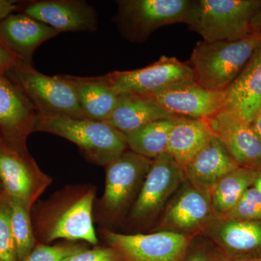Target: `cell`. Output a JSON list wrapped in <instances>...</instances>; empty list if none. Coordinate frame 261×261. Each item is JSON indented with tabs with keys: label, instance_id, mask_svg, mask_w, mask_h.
<instances>
[{
	"label": "cell",
	"instance_id": "18",
	"mask_svg": "<svg viewBox=\"0 0 261 261\" xmlns=\"http://www.w3.org/2000/svg\"><path fill=\"white\" fill-rule=\"evenodd\" d=\"M37 167L30 155H22L0 142V180L10 198L30 210L38 193Z\"/></svg>",
	"mask_w": 261,
	"mask_h": 261
},
{
	"label": "cell",
	"instance_id": "7",
	"mask_svg": "<svg viewBox=\"0 0 261 261\" xmlns=\"http://www.w3.org/2000/svg\"><path fill=\"white\" fill-rule=\"evenodd\" d=\"M195 237L171 231L137 234L106 233L112 248L127 261H181Z\"/></svg>",
	"mask_w": 261,
	"mask_h": 261
},
{
	"label": "cell",
	"instance_id": "13",
	"mask_svg": "<svg viewBox=\"0 0 261 261\" xmlns=\"http://www.w3.org/2000/svg\"><path fill=\"white\" fill-rule=\"evenodd\" d=\"M202 234L228 260L261 259V221L215 216Z\"/></svg>",
	"mask_w": 261,
	"mask_h": 261
},
{
	"label": "cell",
	"instance_id": "9",
	"mask_svg": "<svg viewBox=\"0 0 261 261\" xmlns=\"http://www.w3.org/2000/svg\"><path fill=\"white\" fill-rule=\"evenodd\" d=\"M185 180L183 168L168 152L152 160L130 211V218L145 221L155 217Z\"/></svg>",
	"mask_w": 261,
	"mask_h": 261
},
{
	"label": "cell",
	"instance_id": "12",
	"mask_svg": "<svg viewBox=\"0 0 261 261\" xmlns=\"http://www.w3.org/2000/svg\"><path fill=\"white\" fill-rule=\"evenodd\" d=\"M214 216L210 197L185 180L166 205L159 228L197 236Z\"/></svg>",
	"mask_w": 261,
	"mask_h": 261
},
{
	"label": "cell",
	"instance_id": "40",
	"mask_svg": "<svg viewBox=\"0 0 261 261\" xmlns=\"http://www.w3.org/2000/svg\"><path fill=\"white\" fill-rule=\"evenodd\" d=\"M0 142H1V141H0Z\"/></svg>",
	"mask_w": 261,
	"mask_h": 261
},
{
	"label": "cell",
	"instance_id": "8",
	"mask_svg": "<svg viewBox=\"0 0 261 261\" xmlns=\"http://www.w3.org/2000/svg\"><path fill=\"white\" fill-rule=\"evenodd\" d=\"M38 114L18 86L0 70V141L8 149L29 155L27 139L34 132Z\"/></svg>",
	"mask_w": 261,
	"mask_h": 261
},
{
	"label": "cell",
	"instance_id": "2",
	"mask_svg": "<svg viewBox=\"0 0 261 261\" xmlns=\"http://www.w3.org/2000/svg\"><path fill=\"white\" fill-rule=\"evenodd\" d=\"M197 0H118L113 21L122 37L142 44L158 29L191 23Z\"/></svg>",
	"mask_w": 261,
	"mask_h": 261
},
{
	"label": "cell",
	"instance_id": "17",
	"mask_svg": "<svg viewBox=\"0 0 261 261\" xmlns=\"http://www.w3.org/2000/svg\"><path fill=\"white\" fill-rule=\"evenodd\" d=\"M239 167L225 146L214 135L208 143L183 168L185 179L210 197L221 178Z\"/></svg>",
	"mask_w": 261,
	"mask_h": 261
},
{
	"label": "cell",
	"instance_id": "32",
	"mask_svg": "<svg viewBox=\"0 0 261 261\" xmlns=\"http://www.w3.org/2000/svg\"><path fill=\"white\" fill-rule=\"evenodd\" d=\"M20 61L0 40V70L5 72Z\"/></svg>",
	"mask_w": 261,
	"mask_h": 261
},
{
	"label": "cell",
	"instance_id": "4",
	"mask_svg": "<svg viewBox=\"0 0 261 261\" xmlns=\"http://www.w3.org/2000/svg\"><path fill=\"white\" fill-rule=\"evenodd\" d=\"M5 75L25 93L41 118H86L74 91L59 76H49L19 61Z\"/></svg>",
	"mask_w": 261,
	"mask_h": 261
},
{
	"label": "cell",
	"instance_id": "37",
	"mask_svg": "<svg viewBox=\"0 0 261 261\" xmlns=\"http://www.w3.org/2000/svg\"><path fill=\"white\" fill-rule=\"evenodd\" d=\"M5 194L4 187L3 186V184H2L1 180H0V197H3Z\"/></svg>",
	"mask_w": 261,
	"mask_h": 261
},
{
	"label": "cell",
	"instance_id": "14",
	"mask_svg": "<svg viewBox=\"0 0 261 261\" xmlns=\"http://www.w3.org/2000/svg\"><path fill=\"white\" fill-rule=\"evenodd\" d=\"M207 121L240 167L261 170V143L251 123L228 109Z\"/></svg>",
	"mask_w": 261,
	"mask_h": 261
},
{
	"label": "cell",
	"instance_id": "6",
	"mask_svg": "<svg viewBox=\"0 0 261 261\" xmlns=\"http://www.w3.org/2000/svg\"><path fill=\"white\" fill-rule=\"evenodd\" d=\"M100 78L118 96H147L180 81L193 80V73L188 62L163 56L144 68L111 72Z\"/></svg>",
	"mask_w": 261,
	"mask_h": 261
},
{
	"label": "cell",
	"instance_id": "27",
	"mask_svg": "<svg viewBox=\"0 0 261 261\" xmlns=\"http://www.w3.org/2000/svg\"><path fill=\"white\" fill-rule=\"evenodd\" d=\"M0 261H18L10 219L9 197H0Z\"/></svg>",
	"mask_w": 261,
	"mask_h": 261
},
{
	"label": "cell",
	"instance_id": "3",
	"mask_svg": "<svg viewBox=\"0 0 261 261\" xmlns=\"http://www.w3.org/2000/svg\"><path fill=\"white\" fill-rule=\"evenodd\" d=\"M34 132L63 137L75 144L92 162L107 166L128 149L124 134L104 121L88 118L37 117Z\"/></svg>",
	"mask_w": 261,
	"mask_h": 261
},
{
	"label": "cell",
	"instance_id": "26",
	"mask_svg": "<svg viewBox=\"0 0 261 261\" xmlns=\"http://www.w3.org/2000/svg\"><path fill=\"white\" fill-rule=\"evenodd\" d=\"M10 219L18 261L28 255L34 247L35 240L33 233L29 209L23 202L10 198Z\"/></svg>",
	"mask_w": 261,
	"mask_h": 261
},
{
	"label": "cell",
	"instance_id": "16",
	"mask_svg": "<svg viewBox=\"0 0 261 261\" xmlns=\"http://www.w3.org/2000/svg\"><path fill=\"white\" fill-rule=\"evenodd\" d=\"M59 34L23 13H12L0 22V40L19 61L31 66L37 48Z\"/></svg>",
	"mask_w": 261,
	"mask_h": 261
},
{
	"label": "cell",
	"instance_id": "5",
	"mask_svg": "<svg viewBox=\"0 0 261 261\" xmlns=\"http://www.w3.org/2000/svg\"><path fill=\"white\" fill-rule=\"evenodd\" d=\"M260 5L261 0H197L189 27L206 42L240 40L252 34Z\"/></svg>",
	"mask_w": 261,
	"mask_h": 261
},
{
	"label": "cell",
	"instance_id": "38",
	"mask_svg": "<svg viewBox=\"0 0 261 261\" xmlns=\"http://www.w3.org/2000/svg\"><path fill=\"white\" fill-rule=\"evenodd\" d=\"M228 261H233L228 260ZM241 261H261V259H256V260H241Z\"/></svg>",
	"mask_w": 261,
	"mask_h": 261
},
{
	"label": "cell",
	"instance_id": "23",
	"mask_svg": "<svg viewBox=\"0 0 261 261\" xmlns=\"http://www.w3.org/2000/svg\"><path fill=\"white\" fill-rule=\"evenodd\" d=\"M214 135L207 120L178 116L170 132L167 152L183 168Z\"/></svg>",
	"mask_w": 261,
	"mask_h": 261
},
{
	"label": "cell",
	"instance_id": "30",
	"mask_svg": "<svg viewBox=\"0 0 261 261\" xmlns=\"http://www.w3.org/2000/svg\"><path fill=\"white\" fill-rule=\"evenodd\" d=\"M211 246L212 244L197 240L195 237L181 261H228L216 245V249Z\"/></svg>",
	"mask_w": 261,
	"mask_h": 261
},
{
	"label": "cell",
	"instance_id": "20",
	"mask_svg": "<svg viewBox=\"0 0 261 261\" xmlns=\"http://www.w3.org/2000/svg\"><path fill=\"white\" fill-rule=\"evenodd\" d=\"M94 194L86 192L61 211L47 231V241L64 240H83L97 245L98 240L92 220Z\"/></svg>",
	"mask_w": 261,
	"mask_h": 261
},
{
	"label": "cell",
	"instance_id": "35",
	"mask_svg": "<svg viewBox=\"0 0 261 261\" xmlns=\"http://www.w3.org/2000/svg\"><path fill=\"white\" fill-rule=\"evenodd\" d=\"M251 125L254 132L261 143V112L257 113V116L254 118Z\"/></svg>",
	"mask_w": 261,
	"mask_h": 261
},
{
	"label": "cell",
	"instance_id": "10",
	"mask_svg": "<svg viewBox=\"0 0 261 261\" xmlns=\"http://www.w3.org/2000/svg\"><path fill=\"white\" fill-rule=\"evenodd\" d=\"M174 116L207 120L226 108V91L207 90L193 80H183L147 95Z\"/></svg>",
	"mask_w": 261,
	"mask_h": 261
},
{
	"label": "cell",
	"instance_id": "15",
	"mask_svg": "<svg viewBox=\"0 0 261 261\" xmlns=\"http://www.w3.org/2000/svg\"><path fill=\"white\" fill-rule=\"evenodd\" d=\"M152 160L130 150L108 164L103 203L110 212H121L142 183Z\"/></svg>",
	"mask_w": 261,
	"mask_h": 261
},
{
	"label": "cell",
	"instance_id": "34",
	"mask_svg": "<svg viewBox=\"0 0 261 261\" xmlns=\"http://www.w3.org/2000/svg\"><path fill=\"white\" fill-rule=\"evenodd\" d=\"M251 29L252 33L261 34V5L252 19Z\"/></svg>",
	"mask_w": 261,
	"mask_h": 261
},
{
	"label": "cell",
	"instance_id": "31",
	"mask_svg": "<svg viewBox=\"0 0 261 261\" xmlns=\"http://www.w3.org/2000/svg\"><path fill=\"white\" fill-rule=\"evenodd\" d=\"M63 261H119V255L113 248H83Z\"/></svg>",
	"mask_w": 261,
	"mask_h": 261
},
{
	"label": "cell",
	"instance_id": "19",
	"mask_svg": "<svg viewBox=\"0 0 261 261\" xmlns=\"http://www.w3.org/2000/svg\"><path fill=\"white\" fill-rule=\"evenodd\" d=\"M226 94V109L251 123L261 109V43Z\"/></svg>",
	"mask_w": 261,
	"mask_h": 261
},
{
	"label": "cell",
	"instance_id": "28",
	"mask_svg": "<svg viewBox=\"0 0 261 261\" xmlns=\"http://www.w3.org/2000/svg\"><path fill=\"white\" fill-rule=\"evenodd\" d=\"M223 217L243 221H261V193L250 187L237 205Z\"/></svg>",
	"mask_w": 261,
	"mask_h": 261
},
{
	"label": "cell",
	"instance_id": "21",
	"mask_svg": "<svg viewBox=\"0 0 261 261\" xmlns=\"http://www.w3.org/2000/svg\"><path fill=\"white\" fill-rule=\"evenodd\" d=\"M59 76L70 84L84 116L94 121H105L112 114L118 95L100 76L79 77L68 74Z\"/></svg>",
	"mask_w": 261,
	"mask_h": 261
},
{
	"label": "cell",
	"instance_id": "1",
	"mask_svg": "<svg viewBox=\"0 0 261 261\" xmlns=\"http://www.w3.org/2000/svg\"><path fill=\"white\" fill-rule=\"evenodd\" d=\"M261 43V34L233 42L197 43L188 63L193 80L211 91H226Z\"/></svg>",
	"mask_w": 261,
	"mask_h": 261
},
{
	"label": "cell",
	"instance_id": "29",
	"mask_svg": "<svg viewBox=\"0 0 261 261\" xmlns=\"http://www.w3.org/2000/svg\"><path fill=\"white\" fill-rule=\"evenodd\" d=\"M82 249L78 246L39 245L34 247L30 253L20 261H63Z\"/></svg>",
	"mask_w": 261,
	"mask_h": 261
},
{
	"label": "cell",
	"instance_id": "33",
	"mask_svg": "<svg viewBox=\"0 0 261 261\" xmlns=\"http://www.w3.org/2000/svg\"><path fill=\"white\" fill-rule=\"evenodd\" d=\"M18 1L0 0V22L8 15L16 11Z\"/></svg>",
	"mask_w": 261,
	"mask_h": 261
},
{
	"label": "cell",
	"instance_id": "39",
	"mask_svg": "<svg viewBox=\"0 0 261 261\" xmlns=\"http://www.w3.org/2000/svg\"><path fill=\"white\" fill-rule=\"evenodd\" d=\"M259 112H261V109H260V111H259Z\"/></svg>",
	"mask_w": 261,
	"mask_h": 261
},
{
	"label": "cell",
	"instance_id": "24",
	"mask_svg": "<svg viewBox=\"0 0 261 261\" xmlns=\"http://www.w3.org/2000/svg\"><path fill=\"white\" fill-rule=\"evenodd\" d=\"M178 116L151 122L124 134L127 147L132 152L153 160L167 152L170 132Z\"/></svg>",
	"mask_w": 261,
	"mask_h": 261
},
{
	"label": "cell",
	"instance_id": "11",
	"mask_svg": "<svg viewBox=\"0 0 261 261\" xmlns=\"http://www.w3.org/2000/svg\"><path fill=\"white\" fill-rule=\"evenodd\" d=\"M16 11L49 25L58 33H93L99 29L97 12L84 0L18 1Z\"/></svg>",
	"mask_w": 261,
	"mask_h": 261
},
{
	"label": "cell",
	"instance_id": "25",
	"mask_svg": "<svg viewBox=\"0 0 261 261\" xmlns=\"http://www.w3.org/2000/svg\"><path fill=\"white\" fill-rule=\"evenodd\" d=\"M256 173L255 170L239 166L218 181L210 195L215 216H224L237 205L252 187Z\"/></svg>",
	"mask_w": 261,
	"mask_h": 261
},
{
	"label": "cell",
	"instance_id": "36",
	"mask_svg": "<svg viewBox=\"0 0 261 261\" xmlns=\"http://www.w3.org/2000/svg\"><path fill=\"white\" fill-rule=\"evenodd\" d=\"M252 187L261 193V170L257 171L256 176H255Z\"/></svg>",
	"mask_w": 261,
	"mask_h": 261
},
{
	"label": "cell",
	"instance_id": "22",
	"mask_svg": "<svg viewBox=\"0 0 261 261\" xmlns=\"http://www.w3.org/2000/svg\"><path fill=\"white\" fill-rule=\"evenodd\" d=\"M176 116L146 96L120 95L112 114L104 122L126 134L151 122Z\"/></svg>",
	"mask_w": 261,
	"mask_h": 261
}]
</instances>
